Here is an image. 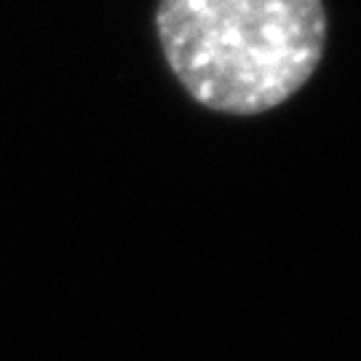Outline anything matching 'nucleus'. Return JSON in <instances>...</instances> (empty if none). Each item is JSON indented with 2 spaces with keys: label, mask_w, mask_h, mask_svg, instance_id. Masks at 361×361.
Here are the masks:
<instances>
[{
  "label": "nucleus",
  "mask_w": 361,
  "mask_h": 361,
  "mask_svg": "<svg viewBox=\"0 0 361 361\" xmlns=\"http://www.w3.org/2000/svg\"><path fill=\"white\" fill-rule=\"evenodd\" d=\"M169 70L201 107L259 116L295 97L326 49L324 0H158Z\"/></svg>",
  "instance_id": "obj_1"
}]
</instances>
